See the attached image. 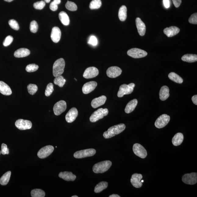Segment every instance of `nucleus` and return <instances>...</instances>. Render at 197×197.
Returning <instances> with one entry per match:
<instances>
[{
    "instance_id": "nucleus-9",
    "label": "nucleus",
    "mask_w": 197,
    "mask_h": 197,
    "mask_svg": "<svg viewBox=\"0 0 197 197\" xmlns=\"http://www.w3.org/2000/svg\"><path fill=\"white\" fill-rule=\"evenodd\" d=\"M133 149L135 155L141 159H145L147 156V152L145 149L140 144L136 143L134 145Z\"/></svg>"
},
{
    "instance_id": "nucleus-40",
    "label": "nucleus",
    "mask_w": 197,
    "mask_h": 197,
    "mask_svg": "<svg viewBox=\"0 0 197 197\" xmlns=\"http://www.w3.org/2000/svg\"><path fill=\"white\" fill-rule=\"evenodd\" d=\"M38 68V65L34 64H30L27 65L26 67V70L28 72H32L37 71Z\"/></svg>"
},
{
    "instance_id": "nucleus-14",
    "label": "nucleus",
    "mask_w": 197,
    "mask_h": 197,
    "mask_svg": "<svg viewBox=\"0 0 197 197\" xmlns=\"http://www.w3.org/2000/svg\"><path fill=\"white\" fill-rule=\"evenodd\" d=\"M99 73V72L97 68L94 66L90 67L85 70L83 77L85 79H91L97 77Z\"/></svg>"
},
{
    "instance_id": "nucleus-35",
    "label": "nucleus",
    "mask_w": 197,
    "mask_h": 197,
    "mask_svg": "<svg viewBox=\"0 0 197 197\" xmlns=\"http://www.w3.org/2000/svg\"><path fill=\"white\" fill-rule=\"evenodd\" d=\"M66 80L62 76H59L55 77L54 80V83L55 85H58L59 87H62L66 83Z\"/></svg>"
},
{
    "instance_id": "nucleus-51",
    "label": "nucleus",
    "mask_w": 197,
    "mask_h": 197,
    "mask_svg": "<svg viewBox=\"0 0 197 197\" xmlns=\"http://www.w3.org/2000/svg\"><path fill=\"white\" fill-rule=\"evenodd\" d=\"M163 5L165 8H168L170 7V0H163Z\"/></svg>"
},
{
    "instance_id": "nucleus-58",
    "label": "nucleus",
    "mask_w": 197,
    "mask_h": 197,
    "mask_svg": "<svg viewBox=\"0 0 197 197\" xmlns=\"http://www.w3.org/2000/svg\"><path fill=\"white\" fill-rule=\"evenodd\" d=\"M144 180H141V182H142V183H143V182H144Z\"/></svg>"
},
{
    "instance_id": "nucleus-39",
    "label": "nucleus",
    "mask_w": 197,
    "mask_h": 197,
    "mask_svg": "<svg viewBox=\"0 0 197 197\" xmlns=\"http://www.w3.org/2000/svg\"><path fill=\"white\" fill-rule=\"evenodd\" d=\"M66 7L67 9L70 11H75L77 10V5L73 2L68 1L66 5Z\"/></svg>"
},
{
    "instance_id": "nucleus-37",
    "label": "nucleus",
    "mask_w": 197,
    "mask_h": 197,
    "mask_svg": "<svg viewBox=\"0 0 197 197\" xmlns=\"http://www.w3.org/2000/svg\"><path fill=\"white\" fill-rule=\"evenodd\" d=\"M102 5L101 0H92L90 5V8L91 10L97 9L100 8Z\"/></svg>"
},
{
    "instance_id": "nucleus-32",
    "label": "nucleus",
    "mask_w": 197,
    "mask_h": 197,
    "mask_svg": "<svg viewBox=\"0 0 197 197\" xmlns=\"http://www.w3.org/2000/svg\"><path fill=\"white\" fill-rule=\"evenodd\" d=\"M168 77L170 80L176 83L181 84L183 83V79L174 72H171L169 74Z\"/></svg>"
},
{
    "instance_id": "nucleus-59",
    "label": "nucleus",
    "mask_w": 197,
    "mask_h": 197,
    "mask_svg": "<svg viewBox=\"0 0 197 197\" xmlns=\"http://www.w3.org/2000/svg\"><path fill=\"white\" fill-rule=\"evenodd\" d=\"M1 150H0V155H1Z\"/></svg>"
},
{
    "instance_id": "nucleus-5",
    "label": "nucleus",
    "mask_w": 197,
    "mask_h": 197,
    "mask_svg": "<svg viewBox=\"0 0 197 197\" xmlns=\"http://www.w3.org/2000/svg\"><path fill=\"white\" fill-rule=\"evenodd\" d=\"M135 86L134 83H131L129 84H124L121 85L118 92L117 96L119 98L123 97L125 95L132 93Z\"/></svg>"
},
{
    "instance_id": "nucleus-28",
    "label": "nucleus",
    "mask_w": 197,
    "mask_h": 197,
    "mask_svg": "<svg viewBox=\"0 0 197 197\" xmlns=\"http://www.w3.org/2000/svg\"><path fill=\"white\" fill-rule=\"evenodd\" d=\"M184 135L181 133H178L174 135L172 139V143L174 146H178L181 145L184 140Z\"/></svg>"
},
{
    "instance_id": "nucleus-22",
    "label": "nucleus",
    "mask_w": 197,
    "mask_h": 197,
    "mask_svg": "<svg viewBox=\"0 0 197 197\" xmlns=\"http://www.w3.org/2000/svg\"><path fill=\"white\" fill-rule=\"evenodd\" d=\"M61 34V31L58 27H53L51 33L52 40L54 42H58L60 40Z\"/></svg>"
},
{
    "instance_id": "nucleus-34",
    "label": "nucleus",
    "mask_w": 197,
    "mask_h": 197,
    "mask_svg": "<svg viewBox=\"0 0 197 197\" xmlns=\"http://www.w3.org/2000/svg\"><path fill=\"white\" fill-rule=\"evenodd\" d=\"M11 174V171H8L3 174L0 178V184L2 185H5L8 183L10 180Z\"/></svg>"
},
{
    "instance_id": "nucleus-13",
    "label": "nucleus",
    "mask_w": 197,
    "mask_h": 197,
    "mask_svg": "<svg viewBox=\"0 0 197 197\" xmlns=\"http://www.w3.org/2000/svg\"><path fill=\"white\" fill-rule=\"evenodd\" d=\"M54 148L52 146L48 145L40 149L38 153V156L40 159H43L49 156L52 153Z\"/></svg>"
},
{
    "instance_id": "nucleus-18",
    "label": "nucleus",
    "mask_w": 197,
    "mask_h": 197,
    "mask_svg": "<svg viewBox=\"0 0 197 197\" xmlns=\"http://www.w3.org/2000/svg\"><path fill=\"white\" fill-rule=\"evenodd\" d=\"M78 115V111L75 107L72 108L67 113L66 120L68 123H72L75 121Z\"/></svg>"
},
{
    "instance_id": "nucleus-27",
    "label": "nucleus",
    "mask_w": 197,
    "mask_h": 197,
    "mask_svg": "<svg viewBox=\"0 0 197 197\" xmlns=\"http://www.w3.org/2000/svg\"><path fill=\"white\" fill-rule=\"evenodd\" d=\"M138 104V100L134 99L129 102L126 105L124 111L127 114H129L134 110Z\"/></svg>"
},
{
    "instance_id": "nucleus-49",
    "label": "nucleus",
    "mask_w": 197,
    "mask_h": 197,
    "mask_svg": "<svg viewBox=\"0 0 197 197\" xmlns=\"http://www.w3.org/2000/svg\"><path fill=\"white\" fill-rule=\"evenodd\" d=\"M50 9L53 11H56L58 9V5L55 2L53 1L50 4Z\"/></svg>"
},
{
    "instance_id": "nucleus-41",
    "label": "nucleus",
    "mask_w": 197,
    "mask_h": 197,
    "mask_svg": "<svg viewBox=\"0 0 197 197\" xmlns=\"http://www.w3.org/2000/svg\"><path fill=\"white\" fill-rule=\"evenodd\" d=\"M54 91L53 84L52 83L48 84L45 90V95L49 96Z\"/></svg>"
},
{
    "instance_id": "nucleus-33",
    "label": "nucleus",
    "mask_w": 197,
    "mask_h": 197,
    "mask_svg": "<svg viewBox=\"0 0 197 197\" xmlns=\"http://www.w3.org/2000/svg\"><path fill=\"white\" fill-rule=\"evenodd\" d=\"M108 185L107 182L102 181L98 184L95 188L94 192L96 193H100L103 190L107 188Z\"/></svg>"
},
{
    "instance_id": "nucleus-15",
    "label": "nucleus",
    "mask_w": 197,
    "mask_h": 197,
    "mask_svg": "<svg viewBox=\"0 0 197 197\" xmlns=\"http://www.w3.org/2000/svg\"><path fill=\"white\" fill-rule=\"evenodd\" d=\"M122 70L118 66H111L108 69L106 73L109 77L115 78L118 77L121 74Z\"/></svg>"
},
{
    "instance_id": "nucleus-8",
    "label": "nucleus",
    "mask_w": 197,
    "mask_h": 197,
    "mask_svg": "<svg viewBox=\"0 0 197 197\" xmlns=\"http://www.w3.org/2000/svg\"><path fill=\"white\" fill-rule=\"evenodd\" d=\"M170 117L166 114H163L159 116L155 122V126L158 129H161L165 127L170 122Z\"/></svg>"
},
{
    "instance_id": "nucleus-47",
    "label": "nucleus",
    "mask_w": 197,
    "mask_h": 197,
    "mask_svg": "<svg viewBox=\"0 0 197 197\" xmlns=\"http://www.w3.org/2000/svg\"><path fill=\"white\" fill-rule=\"evenodd\" d=\"M189 22L191 24H197V13L193 14L191 16L189 19Z\"/></svg>"
},
{
    "instance_id": "nucleus-30",
    "label": "nucleus",
    "mask_w": 197,
    "mask_h": 197,
    "mask_svg": "<svg viewBox=\"0 0 197 197\" xmlns=\"http://www.w3.org/2000/svg\"><path fill=\"white\" fill-rule=\"evenodd\" d=\"M59 19L61 23L65 26H68L70 23V20L68 14L64 12H61L59 14Z\"/></svg>"
},
{
    "instance_id": "nucleus-44",
    "label": "nucleus",
    "mask_w": 197,
    "mask_h": 197,
    "mask_svg": "<svg viewBox=\"0 0 197 197\" xmlns=\"http://www.w3.org/2000/svg\"><path fill=\"white\" fill-rule=\"evenodd\" d=\"M45 2L42 1L34 3L33 6L38 10H42L45 6Z\"/></svg>"
},
{
    "instance_id": "nucleus-16",
    "label": "nucleus",
    "mask_w": 197,
    "mask_h": 197,
    "mask_svg": "<svg viewBox=\"0 0 197 197\" xmlns=\"http://www.w3.org/2000/svg\"><path fill=\"white\" fill-rule=\"evenodd\" d=\"M143 178L142 174H134L132 176L131 181L134 187L136 188H139L142 186V183L141 180Z\"/></svg>"
},
{
    "instance_id": "nucleus-26",
    "label": "nucleus",
    "mask_w": 197,
    "mask_h": 197,
    "mask_svg": "<svg viewBox=\"0 0 197 197\" xmlns=\"http://www.w3.org/2000/svg\"><path fill=\"white\" fill-rule=\"evenodd\" d=\"M30 51L27 48H22L16 50L14 53V56L16 58H22L28 56L30 54Z\"/></svg>"
},
{
    "instance_id": "nucleus-56",
    "label": "nucleus",
    "mask_w": 197,
    "mask_h": 197,
    "mask_svg": "<svg viewBox=\"0 0 197 197\" xmlns=\"http://www.w3.org/2000/svg\"><path fill=\"white\" fill-rule=\"evenodd\" d=\"M4 1L7 2H12V1H14V0H4Z\"/></svg>"
},
{
    "instance_id": "nucleus-19",
    "label": "nucleus",
    "mask_w": 197,
    "mask_h": 197,
    "mask_svg": "<svg viewBox=\"0 0 197 197\" xmlns=\"http://www.w3.org/2000/svg\"><path fill=\"white\" fill-rule=\"evenodd\" d=\"M135 23L139 34L141 36H144L146 31V26L144 22L140 18H137L135 20Z\"/></svg>"
},
{
    "instance_id": "nucleus-43",
    "label": "nucleus",
    "mask_w": 197,
    "mask_h": 197,
    "mask_svg": "<svg viewBox=\"0 0 197 197\" xmlns=\"http://www.w3.org/2000/svg\"><path fill=\"white\" fill-rule=\"evenodd\" d=\"M9 24L10 27L15 30H18L20 29L19 25L15 20H10L9 22Z\"/></svg>"
},
{
    "instance_id": "nucleus-4",
    "label": "nucleus",
    "mask_w": 197,
    "mask_h": 197,
    "mask_svg": "<svg viewBox=\"0 0 197 197\" xmlns=\"http://www.w3.org/2000/svg\"><path fill=\"white\" fill-rule=\"evenodd\" d=\"M109 111L107 109L100 108L95 111L91 116L90 120L91 122L94 123L98 121L100 119L108 114Z\"/></svg>"
},
{
    "instance_id": "nucleus-3",
    "label": "nucleus",
    "mask_w": 197,
    "mask_h": 197,
    "mask_svg": "<svg viewBox=\"0 0 197 197\" xmlns=\"http://www.w3.org/2000/svg\"><path fill=\"white\" fill-rule=\"evenodd\" d=\"M65 66L64 59H59L56 61L54 63L53 68V73L54 77H56L62 75L64 72Z\"/></svg>"
},
{
    "instance_id": "nucleus-46",
    "label": "nucleus",
    "mask_w": 197,
    "mask_h": 197,
    "mask_svg": "<svg viewBox=\"0 0 197 197\" xmlns=\"http://www.w3.org/2000/svg\"><path fill=\"white\" fill-rule=\"evenodd\" d=\"M13 41V38L12 36H7L5 39L3 43V45L6 47V46L10 45Z\"/></svg>"
},
{
    "instance_id": "nucleus-11",
    "label": "nucleus",
    "mask_w": 197,
    "mask_h": 197,
    "mask_svg": "<svg viewBox=\"0 0 197 197\" xmlns=\"http://www.w3.org/2000/svg\"><path fill=\"white\" fill-rule=\"evenodd\" d=\"M15 125L18 129L23 131L30 129L32 127V124L30 121L19 119L16 121Z\"/></svg>"
},
{
    "instance_id": "nucleus-38",
    "label": "nucleus",
    "mask_w": 197,
    "mask_h": 197,
    "mask_svg": "<svg viewBox=\"0 0 197 197\" xmlns=\"http://www.w3.org/2000/svg\"><path fill=\"white\" fill-rule=\"evenodd\" d=\"M27 88L28 91L31 95H34L38 90V86L36 85L32 84H30L28 85Z\"/></svg>"
},
{
    "instance_id": "nucleus-31",
    "label": "nucleus",
    "mask_w": 197,
    "mask_h": 197,
    "mask_svg": "<svg viewBox=\"0 0 197 197\" xmlns=\"http://www.w3.org/2000/svg\"><path fill=\"white\" fill-rule=\"evenodd\" d=\"M182 61L188 63H194L197 61V55L195 54H186L182 57Z\"/></svg>"
},
{
    "instance_id": "nucleus-50",
    "label": "nucleus",
    "mask_w": 197,
    "mask_h": 197,
    "mask_svg": "<svg viewBox=\"0 0 197 197\" xmlns=\"http://www.w3.org/2000/svg\"><path fill=\"white\" fill-rule=\"evenodd\" d=\"M176 8H178L180 6L182 2L181 0H172Z\"/></svg>"
},
{
    "instance_id": "nucleus-54",
    "label": "nucleus",
    "mask_w": 197,
    "mask_h": 197,
    "mask_svg": "<svg viewBox=\"0 0 197 197\" xmlns=\"http://www.w3.org/2000/svg\"><path fill=\"white\" fill-rule=\"evenodd\" d=\"M109 197H120V196L116 194H113L109 196Z\"/></svg>"
},
{
    "instance_id": "nucleus-57",
    "label": "nucleus",
    "mask_w": 197,
    "mask_h": 197,
    "mask_svg": "<svg viewBox=\"0 0 197 197\" xmlns=\"http://www.w3.org/2000/svg\"><path fill=\"white\" fill-rule=\"evenodd\" d=\"M78 197V196L77 195H74L72 196V197Z\"/></svg>"
},
{
    "instance_id": "nucleus-42",
    "label": "nucleus",
    "mask_w": 197,
    "mask_h": 197,
    "mask_svg": "<svg viewBox=\"0 0 197 197\" xmlns=\"http://www.w3.org/2000/svg\"><path fill=\"white\" fill-rule=\"evenodd\" d=\"M38 23L35 20L31 21L30 24V29L31 32L36 33L38 31Z\"/></svg>"
},
{
    "instance_id": "nucleus-48",
    "label": "nucleus",
    "mask_w": 197,
    "mask_h": 197,
    "mask_svg": "<svg viewBox=\"0 0 197 197\" xmlns=\"http://www.w3.org/2000/svg\"><path fill=\"white\" fill-rule=\"evenodd\" d=\"M1 153L3 155H8L9 153V149L7 148V145L5 144H2L1 146Z\"/></svg>"
},
{
    "instance_id": "nucleus-52",
    "label": "nucleus",
    "mask_w": 197,
    "mask_h": 197,
    "mask_svg": "<svg viewBox=\"0 0 197 197\" xmlns=\"http://www.w3.org/2000/svg\"><path fill=\"white\" fill-rule=\"evenodd\" d=\"M192 100L195 105H197V95H195L192 96Z\"/></svg>"
},
{
    "instance_id": "nucleus-25",
    "label": "nucleus",
    "mask_w": 197,
    "mask_h": 197,
    "mask_svg": "<svg viewBox=\"0 0 197 197\" xmlns=\"http://www.w3.org/2000/svg\"><path fill=\"white\" fill-rule=\"evenodd\" d=\"M0 93L3 95H10L12 94V91L6 83L0 81Z\"/></svg>"
},
{
    "instance_id": "nucleus-6",
    "label": "nucleus",
    "mask_w": 197,
    "mask_h": 197,
    "mask_svg": "<svg viewBox=\"0 0 197 197\" xmlns=\"http://www.w3.org/2000/svg\"><path fill=\"white\" fill-rule=\"evenodd\" d=\"M96 153V150L94 149L80 150L74 154V157L76 159H82L87 157H91Z\"/></svg>"
},
{
    "instance_id": "nucleus-45",
    "label": "nucleus",
    "mask_w": 197,
    "mask_h": 197,
    "mask_svg": "<svg viewBox=\"0 0 197 197\" xmlns=\"http://www.w3.org/2000/svg\"><path fill=\"white\" fill-rule=\"evenodd\" d=\"M88 43L92 46H95L98 44V40L95 36H91L89 39Z\"/></svg>"
},
{
    "instance_id": "nucleus-20",
    "label": "nucleus",
    "mask_w": 197,
    "mask_h": 197,
    "mask_svg": "<svg viewBox=\"0 0 197 197\" xmlns=\"http://www.w3.org/2000/svg\"><path fill=\"white\" fill-rule=\"evenodd\" d=\"M106 100V97L105 96L102 95L99 97L94 99L91 102V105L93 108H97L100 106L104 105Z\"/></svg>"
},
{
    "instance_id": "nucleus-17",
    "label": "nucleus",
    "mask_w": 197,
    "mask_h": 197,
    "mask_svg": "<svg viewBox=\"0 0 197 197\" xmlns=\"http://www.w3.org/2000/svg\"><path fill=\"white\" fill-rule=\"evenodd\" d=\"M97 86V83L96 81H91L85 83L82 88L83 94H87L90 93L95 89Z\"/></svg>"
},
{
    "instance_id": "nucleus-53",
    "label": "nucleus",
    "mask_w": 197,
    "mask_h": 197,
    "mask_svg": "<svg viewBox=\"0 0 197 197\" xmlns=\"http://www.w3.org/2000/svg\"><path fill=\"white\" fill-rule=\"evenodd\" d=\"M54 2H55L56 3L57 5L61 3V0H54Z\"/></svg>"
},
{
    "instance_id": "nucleus-36",
    "label": "nucleus",
    "mask_w": 197,
    "mask_h": 197,
    "mask_svg": "<svg viewBox=\"0 0 197 197\" xmlns=\"http://www.w3.org/2000/svg\"><path fill=\"white\" fill-rule=\"evenodd\" d=\"M31 194L32 197H44L45 196L44 191L39 189H33L31 191Z\"/></svg>"
},
{
    "instance_id": "nucleus-12",
    "label": "nucleus",
    "mask_w": 197,
    "mask_h": 197,
    "mask_svg": "<svg viewBox=\"0 0 197 197\" xmlns=\"http://www.w3.org/2000/svg\"><path fill=\"white\" fill-rule=\"evenodd\" d=\"M66 102L64 100H60L57 102L53 107L55 114L57 116H59L66 110Z\"/></svg>"
},
{
    "instance_id": "nucleus-21",
    "label": "nucleus",
    "mask_w": 197,
    "mask_h": 197,
    "mask_svg": "<svg viewBox=\"0 0 197 197\" xmlns=\"http://www.w3.org/2000/svg\"><path fill=\"white\" fill-rule=\"evenodd\" d=\"M180 31V29L179 28L174 26H172L170 27H166L163 30V33L168 38L175 36L179 33Z\"/></svg>"
},
{
    "instance_id": "nucleus-23",
    "label": "nucleus",
    "mask_w": 197,
    "mask_h": 197,
    "mask_svg": "<svg viewBox=\"0 0 197 197\" xmlns=\"http://www.w3.org/2000/svg\"><path fill=\"white\" fill-rule=\"evenodd\" d=\"M59 177L66 181H74L76 179V176L71 172H61L59 174Z\"/></svg>"
},
{
    "instance_id": "nucleus-10",
    "label": "nucleus",
    "mask_w": 197,
    "mask_h": 197,
    "mask_svg": "<svg viewBox=\"0 0 197 197\" xmlns=\"http://www.w3.org/2000/svg\"><path fill=\"white\" fill-rule=\"evenodd\" d=\"M183 183L188 185H194L197 183V173L192 172L184 174L182 178Z\"/></svg>"
},
{
    "instance_id": "nucleus-60",
    "label": "nucleus",
    "mask_w": 197,
    "mask_h": 197,
    "mask_svg": "<svg viewBox=\"0 0 197 197\" xmlns=\"http://www.w3.org/2000/svg\"><path fill=\"white\" fill-rule=\"evenodd\" d=\"M75 79L76 80V81H77V80L75 78Z\"/></svg>"
},
{
    "instance_id": "nucleus-1",
    "label": "nucleus",
    "mask_w": 197,
    "mask_h": 197,
    "mask_svg": "<svg viewBox=\"0 0 197 197\" xmlns=\"http://www.w3.org/2000/svg\"><path fill=\"white\" fill-rule=\"evenodd\" d=\"M126 125L121 124L109 128L107 131L104 132L103 136L106 139H109L120 134L126 129Z\"/></svg>"
},
{
    "instance_id": "nucleus-55",
    "label": "nucleus",
    "mask_w": 197,
    "mask_h": 197,
    "mask_svg": "<svg viewBox=\"0 0 197 197\" xmlns=\"http://www.w3.org/2000/svg\"><path fill=\"white\" fill-rule=\"evenodd\" d=\"M44 1L45 2L48 3L50 2L51 1V0H44Z\"/></svg>"
},
{
    "instance_id": "nucleus-29",
    "label": "nucleus",
    "mask_w": 197,
    "mask_h": 197,
    "mask_svg": "<svg viewBox=\"0 0 197 197\" xmlns=\"http://www.w3.org/2000/svg\"><path fill=\"white\" fill-rule=\"evenodd\" d=\"M127 9L125 5H122L119 9L118 17L120 21H124L127 16Z\"/></svg>"
},
{
    "instance_id": "nucleus-2",
    "label": "nucleus",
    "mask_w": 197,
    "mask_h": 197,
    "mask_svg": "<svg viewBox=\"0 0 197 197\" xmlns=\"http://www.w3.org/2000/svg\"><path fill=\"white\" fill-rule=\"evenodd\" d=\"M112 165L110 161H105L96 163L93 167L92 170L95 173L102 174L107 171Z\"/></svg>"
},
{
    "instance_id": "nucleus-7",
    "label": "nucleus",
    "mask_w": 197,
    "mask_h": 197,
    "mask_svg": "<svg viewBox=\"0 0 197 197\" xmlns=\"http://www.w3.org/2000/svg\"><path fill=\"white\" fill-rule=\"evenodd\" d=\"M128 55L132 58L139 59L145 57L148 55V53L144 50L137 48H134L130 49L127 52Z\"/></svg>"
},
{
    "instance_id": "nucleus-24",
    "label": "nucleus",
    "mask_w": 197,
    "mask_h": 197,
    "mask_svg": "<svg viewBox=\"0 0 197 197\" xmlns=\"http://www.w3.org/2000/svg\"><path fill=\"white\" fill-rule=\"evenodd\" d=\"M170 89L167 86H163L161 87L159 92L160 99L162 101H165L170 96Z\"/></svg>"
}]
</instances>
